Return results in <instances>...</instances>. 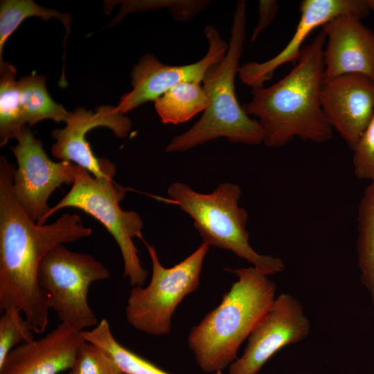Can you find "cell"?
I'll return each mask as SVG.
<instances>
[{
    "label": "cell",
    "mask_w": 374,
    "mask_h": 374,
    "mask_svg": "<svg viewBox=\"0 0 374 374\" xmlns=\"http://www.w3.org/2000/svg\"><path fill=\"white\" fill-rule=\"evenodd\" d=\"M16 166L0 158V310L21 311L31 330L42 333L48 324L47 296L38 269L54 247L87 237L92 229L80 216L65 213L50 224H37L24 211L12 190Z\"/></svg>",
    "instance_id": "obj_1"
},
{
    "label": "cell",
    "mask_w": 374,
    "mask_h": 374,
    "mask_svg": "<svg viewBox=\"0 0 374 374\" xmlns=\"http://www.w3.org/2000/svg\"><path fill=\"white\" fill-rule=\"evenodd\" d=\"M326 41L321 29L303 47L296 63L285 76L268 87L251 89L252 98L242 109L247 115L257 118L267 146L282 147L295 137L315 143L332 138V129L320 100L325 78Z\"/></svg>",
    "instance_id": "obj_2"
},
{
    "label": "cell",
    "mask_w": 374,
    "mask_h": 374,
    "mask_svg": "<svg viewBox=\"0 0 374 374\" xmlns=\"http://www.w3.org/2000/svg\"><path fill=\"white\" fill-rule=\"evenodd\" d=\"M238 276L221 303L193 326L188 344L198 366L214 373L238 357L242 343L265 317L275 299L276 285L255 267L225 268Z\"/></svg>",
    "instance_id": "obj_3"
},
{
    "label": "cell",
    "mask_w": 374,
    "mask_h": 374,
    "mask_svg": "<svg viewBox=\"0 0 374 374\" xmlns=\"http://www.w3.org/2000/svg\"><path fill=\"white\" fill-rule=\"evenodd\" d=\"M246 12V1H238L233 15L226 54L208 69L202 81L208 98V105L189 130L170 140L166 152H183L222 137L229 142L247 145L263 143L261 125L244 112L235 89L239 60L244 50Z\"/></svg>",
    "instance_id": "obj_4"
},
{
    "label": "cell",
    "mask_w": 374,
    "mask_h": 374,
    "mask_svg": "<svg viewBox=\"0 0 374 374\" xmlns=\"http://www.w3.org/2000/svg\"><path fill=\"white\" fill-rule=\"evenodd\" d=\"M168 195L170 203L193 220L203 243L231 251L267 275L285 269L281 258L260 254L250 245L246 229L248 213L239 206L241 190L238 185L224 182L210 193H201L177 181L168 187Z\"/></svg>",
    "instance_id": "obj_5"
},
{
    "label": "cell",
    "mask_w": 374,
    "mask_h": 374,
    "mask_svg": "<svg viewBox=\"0 0 374 374\" xmlns=\"http://www.w3.org/2000/svg\"><path fill=\"white\" fill-rule=\"evenodd\" d=\"M125 188L113 179L96 178L78 166L75 180L67 194L51 207L45 221L59 210L67 207L80 209L91 215L107 229L116 242L122 254L124 277L132 287H143L148 272L143 267L133 238L142 240L143 222L134 211H124L120 202L125 197Z\"/></svg>",
    "instance_id": "obj_6"
},
{
    "label": "cell",
    "mask_w": 374,
    "mask_h": 374,
    "mask_svg": "<svg viewBox=\"0 0 374 374\" xmlns=\"http://www.w3.org/2000/svg\"><path fill=\"white\" fill-rule=\"evenodd\" d=\"M149 253L152 274L146 287H132L125 307L130 325L148 335L160 336L170 332L172 317L177 306L199 285L203 262L210 247L201 245L190 256L172 267L160 262L155 248L143 238Z\"/></svg>",
    "instance_id": "obj_7"
},
{
    "label": "cell",
    "mask_w": 374,
    "mask_h": 374,
    "mask_svg": "<svg viewBox=\"0 0 374 374\" xmlns=\"http://www.w3.org/2000/svg\"><path fill=\"white\" fill-rule=\"evenodd\" d=\"M109 277V271L93 256L71 251L63 244L45 255L38 269L39 284L49 308L61 323L78 331L99 322L88 302L89 289L93 283Z\"/></svg>",
    "instance_id": "obj_8"
},
{
    "label": "cell",
    "mask_w": 374,
    "mask_h": 374,
    "mask_svg": "<svg viewBox=\"0 0 374 374\" xmlns=\"http://www.w3.org/2000/svg\"><path fill=\"white\" fill-rule=\"evenodd\" d=\"M17 144L11 147L16 158L12 190L26 215L37 224H44L51 207V195L62 184H73L78 166L72 162L52 161L28 127L17 137Z\"/></svg>",
    "instance_id": "obj_9"
},
{
    "label": "cell",
    "mask_w": 374,
    "mask_h": 374,
    "mask_svg": "<svg viewBox=\"0 0 374 374\" xmlns=\"http://www.w3.org/2000/svg\"><path fill=\"white\" fill-rule=\"evenodd\" d=\"M208 47L199 61L185 65H168L161 62L153 54L143 55L131 72L132 89L121 96L116 107L125 114L148 102L155 101L170 88L183 82H201L208 69L220 62L229 48V43L217 28L208 25L204 29Z\"/></svg>",
    "instance_id": "obj_10"
},
{
    "label": "cell",
    "mask_w": 374,
    "mask_h": 374,
    "mask_svg": "<svg viewBox=\"0 0 374 374\" xmlns=\"http://www.w3.org/2000/svg\"><path fill=\"white\" fill-rule=\"evenodd\" d=\"M310 331L301 303L290 294H280L249 336L243 354L229 366V374H258L278 350L302 341Z\"/></svg>",
    "instance_id": "obj_11"
},
{
    "label": "cell",
    "mask_w": 374,
    "mask_h": 374,
    "mask_svg": "<svg viewBox=\"0 0 374 374\" xmlns=\"http://www.w3.org/2000/svg\"><path fill=\"white\" fill-rule=\"evenodd\" d=\"M65 123L64 128L51 131L55 141L51 146L53 157L83 168L96 178L113 179L116 166L107 159L95 156L86 139L87 134L92 129L105 127L117 137L125 139L132 130L131 120L116 106L103 105L94 111L76 108Z\"/></svg>",
    "instance_id": "obj_12"
},
{
    "label": "cell",
    "mask_w": 374,
    "mask_h": 374,
    "mask_svg": "<svg viewBox=\"0 0 374 374\" xmlns=\"http://www.w3.org/2000/svg\"><path fill=\"white\" fill-rule=\"evenodd\" d=\"M300 19L287 44L272 58L264 62H250L240 66V80L253 88H260L269 80L281 65L296 63L303 44L319 27L340 16L362 19L371 12L368 0H303L300 3Z\"/></svg>",
    "instance_id": "obj_13"
},
{
    "label": "cell",
    "mask_w": 374,
    "mask_h": 374,
    "mask_svg": "<svg viewBox=\"0 0 374 374\" xmlns=\"http://www.w3.org/2000/svg\"><path fill=\"white\" fill-rule=\"evenodd\" d=\"M320 100L327 122L353 150L374 116V81L358 73L324 78Z\"/></svg>",
    "instance_id": "obj_14"
},
{
    "label": "cell",
    "mask_w": 374,
    "mask_h": 374,
    "mask_svg": "<svg viewBox=\"0 0 374 374\" xmlns=\"http://www.w3.org/2000/svg\"><path fill=\"white\" fill-rule=\"evenodd\" d=\"M326 37L324 78L358 73L374 81V32L362 19L340 16L321 27Z\"/></svg>",
    "instance_id": "obj_15"
},
{
    "label": "cell",
    "mask_w": 374,
    "mask_h": 374,
    "mask_svg": "<svg viewBox=\"0 0 374 374\" xmlns=\"http://www.w3.org/2000/svg\"><path fill=\"white\" fill-rule=\"evenodd\" d=\"M84 340L82 331L60 323L39 339L14 348L0 366V374H59L69 370Z\"/></svg>",
    "instance_id": "obj_16"
},
{
    "label": "cell",
    "mask_w": 374,
    "mask_h": 374,
    "mask_svg": "<svg viewBox=\"0 0 374 374\" xmlns=\"http://www.w3.org/2000/svg\"><path fill=\"white\" fill-rule=\"evenodd\" d=\"M208 98L197 82H183L173 86L154 101L155 109L163 124L177 125L204 112Z\"/></svg>",
    "instance_id": "obj_17"
},
{
    "label": "cell",
    "mask_w": 374,
    "mask_h": 374,
    "mask_svg": "<svg viewBox=\"0 0 374 374\" xmlns=\"http://www.w3.org/2000/svg\"><path fill=\"white\" fill-rule=\"evenodd\" d=\"M18 82L21 112L26 125L33 126L45 119L66 122L71 112L49 96L44 75L31 73L21 77Z\"/></svg>",
    "instance_id": "obj_18"
},
{
    "label": "cell",
    "mask_w": 374,
    "mask_h": 374,
    "mask_svg": "<svg viewBox=\"0 0 374 374\" xmlns=\"http://www.w3.org/2000/svg\"><path fill=\"white\" fill-rule=\"evenodd\" d=\"M357 266L374 306V181L366 187L357 208Z\"/></svg>",
    "instance_id": "obj_19"
},
{
    "label": "cell",
    "mask_w": 374,
    "mask_h": 374,
    "mask_svg": "<svg viewBox=\"0 0 374 374\" xmlns=\"http://www.w3.org/2000/svg\"><path fill=\"white\" fill-rule=\"evenodd\" d=\"M82 334L87 341L109 355L125 374H170L122 346L114 337L105 318L91 330L82 331Z\"/></svg>",
    "instance_id": "obj_20"
},
{
    "label": "cell",
    "mask_w": 374,
    "mask_h": 374,
    "mask_svg": "<svg viewBox=\"0 0 374 374\" xmlns=\"http://www.w3.org/2000/svg\"><path fill=\"white\" fill-rule=\"evenodd\" d=\"M15 67L0 60V146L17 139L26 124L20 108V91Z\"/></svg>",
    "instance_id": "obj_21"
},
{
    "label": "cell",
    "mask_w": 374,
    "mask_h": 374,
    "mask_svg": "<svg viewBox=\"0 0 374 374\" xmlns=\"http://www.w3.org/2000/svg\"><path fill=\"white\" fill-rule=\"evenodd\" d=\"M31 17H41L48 21L54 17L60 20L66 29V38L71 30V15L55 9L42 7L33 0H1L0 3V60L3 49L8 37L21 22Z\"/></svg>",
    "instance_id": "obj_22"
},
{
    "label": "cell",
    "mask_w": 374,
    "mask_h": 374,
    "mask_svg": "<svg viewBox=\"0 0 374 374\" xmlns=\"http://www.w3.org/2000/svg\"><path fill=\"white\" fill-rule=\"evenodd\" d=\"M122 4L115 22L125 15L136 11H145L166 8L173 19L187 22L202 12L210 3L208 0H130L120 1Z\"/></svg>",
    "instance_id": "obj_23"
},
{
    "label": "cell",
    "mask_w": 374,
    "mask_h": 374,
    "mask_svg": "<svg viewBox=\"0 0 374 374\" xmlns=\"http://www.w3.org/2000/svg\"><path fill=\"white\" fill-rule=\"evenodd\" d=\"M33 332L19 310L3 311L0 317V366L14 348L33 340Z\"/></svg>",
    "instance_id": "obj_24"
},
{
    "label": "cell",
    "mask_w": 374,
    "mask_h": 374,
    "mask_svg": "<svg viewBox=\"0 0 374 374\" xmlns=\"http://www.w3.org/2000/svg\"><path fill=\"white\" fill-rule=\"evenodd\" d=\"M67 374H123L105 352L86 340L81 344Z\"/></svg>",
    "instance_id": "obj_25"
},
{
    "label": "cell",
    "mask_w": 374,
    "mask_h": 374,
    "mask_svg": "<svg viewBox=\"0 0 374 374\" xmlns=\"http://www.w3.org/2000/svg\"><path fill=\"white\" fill-rule=\"evenodd\" d=\"M353 151L356 177L374 181V116Z\"/></svg>",
    "instance_id": "obj_26"
},
{
    "label": "cell",
    "mask_w": 374,
    "mask_h": 374,
    "mask_svg": "<svg viewBox=\"0 0 374 374\" xmlns=\"http://www.w3.org/2000/svg\"><path fill=\"white\" fill-rule=\"evenodd\" d=\"M258 20L252 33L250 42L253 43L258 35L274 19L278 10V3L275 0H260L258 6Z\"/></svg>",
    "instance_id": "obj_27"
},
{
    "label": "cell",
    "mask_w": 374,
    "mask_h": 374,
    "mask_svg": "<svg viewBox=\"0 0 374 374\" xmlns=\"http://www.w3.org/2000/svg\"><path fill=\"white\" fill-rule=\"evenodd\" d=\"M371 10L374 12V0H368Z\"/></svg>",
    "instance_id": "obj_28"
},
{
    "label": "cell",
    "mask_w": 374,
    "mask_h": 374,
    "mask_svg": "<svg viewBox=\"0 0 374 374\" xmlns=\"http://www.w3.org/2000/svg\"><path fill=\"white\" fill-rule=\"evenodd\" d=\"M213 374H222V371H217V372H215Z\"/></svg>",
    "instance_id": "obj_29"
},
{
    "label": "cell",
    "mask_w": 374,
    "mask_h": 374,
    "mask_svg": "<svg viewBox=\"0 0 374 374\" xmlns=\"http://www.w3.org/2000/svg\"><path fill=\"white\" fill-rule=\"evenodd\" d=\"M123 374H125V373H123Z\"/></svg>",
    "instance_id": "obj_30"
}]
</instances>
